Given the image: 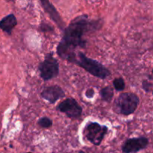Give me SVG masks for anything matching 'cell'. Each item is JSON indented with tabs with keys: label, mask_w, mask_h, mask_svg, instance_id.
Instances as JSON below:
<instances>
[{
	"label": "cell",
	"mask_w": 153,
	"mask_h": 153,
	"mask_svg": "<svg viewBox=\"0 0 153 153\" xmlns=\"http://www.w3.org/2000/svg\"><path fill=\"white\" fill-rule=\"evenodd\" d=\"M101 20H90L88 15L76 16L64 28L62 38L56 48L57 54L62 59L72 63L76 56L78 47L85 48L87 41L83 38L86 33L102 28Z\"/></svg>",
	"instance_id": "obj_1"
},
{
	"label": "cell",
	"mask_w": 153,
	"mask_h": 153,
	"mask_svg": "<svg viewBox=\"0 0 153 153\" xmlns=\"http://www.w3.org/2000/svg\"><path fill=\"white\" fill-rule=\"evenodd\" d=\"M72 63L83 68L94 76L100 79L104 80L111 75V71L105 66L97 60L89 58L82 52L76 54V58Z\"/></svg>",
	"instance_id": "obj_2"
},
{
	"label": "cell",
	"mask_w": 153,
	"mask_h": 153,
	"mask_svg": "<svg viewBox=\"0 0 153 153\" xmlns=\"http://www.w3.org/2000/svg\"><path fill=\"white\" fill-rule=\"evenodd\" d=\"M139 104L140 98L137 94L133 92H123L114 100L113 110L117 114L129 116L135 112Z\"/></svg>",
	"instance_id": "obj_3"
},
{
	"label": "cell",
	"mask_w": 153,
	"mask_h": 153,
	"mask_svg": "<svg viewBox=\"0 0 153 153\" xmlns=\"http://www.w3.org/2000/svg\"><path fill=\"white\" fill-rule=\"evenodd\" d=\"M38 70L40 76L44 81L58 76L59 74V64L52 52L46 54L44 60L39 64Z\"/></svg>",
	"instance_id": "obj_4"
},
{
	"label": "cell",
	"mask_w": 153,
	"mask_h": 153,
	"mask_svg": "<svg viewBox=\"0 0 153 153\" xmlns=\"http://www.w3.org/2000/svg\"><path fill=\"white\" fill-rule=\"evenodd\" d=\"M108 130V128L106 125H101L100 123L96 122H89L84 128L83 134L93 145L99 146L102 142Z\"/></svg>",
	"instance_id": "obj_5"
},
{
	"label": "cell",
	"mask_w": 153,
	"mask_h": 153,
	"mask_svg": "<svg viewBox=\"0 0 153 153\" xmlns=\"http://www.w3.org/2000/svg\"><path fill=\"white\" fill-rule=\"evenodd\" d=\"M56 110L65 114L68 118H79L82 116V109L77 100L73 98H67L60 102L56 106Z\"/></svg>",
	"instance_id": "obj_6"
},
{
	"label": "cell",
	"mask_w": 153,
	"mask_h": 153,
	"mask_svg": "<svg viewBox=\"0 0 153 153\" xmlns=\"http://www.w3.org/2000/svg\"><path fill=\"white\" fill-rule=\"evenodd\" d=\"M149 140L145 136L133 137L127 139L122 146L123 153H136L147 147Z\"/></svg>",
	"instance_id": "obj_7"
},
{
	"label": "cell",
	"mask_w": 153,
	"mask_h": 153,
	"mask_svg": "<svg viewBox=\"0 0 153 153\" xmlns=\"http://www.w3.org/2000/svg\"><path fill=\"white\" fill-rule=\"evenodd\" d=\"M65 96V92L61 86L52 85L46 87L40 93V97L50 104H55Z\"/></svg>",
	"instance_id": "obj_8"
},
{
	"label": "cell",
	"mask_w": 153,
	"mask_h": 153,
	"mask_svg": "<svg viewBox=\"0 0 153 153\" xmlns=\"http://www.w3.org/2000/svg\"><path fill=\"white\" fill-rule=\"evenodd\" d=\"M40 3H41L42 7L43 8L45 11L49 15L51 19L57 24V26H58L61 30H64V28H65L66 27L64 20H63L62 18L61 17V16H60V14H58V12L57 11L56 8L53 6V4H51L50 2H49V0H40Z\"/></svg>",
	"instance_id": "obj_9"
},
{
	"label": "cell",
	"mask_w": 153,
	"mask_h": 153,
	"mask_svg": "<svg viewBox=\"0 0 153 153\" xmlns=\"http://www.w3.org/2000/svg\"><path fill=\"white\" fill-rule=\"evenodd\" d=\"M17 25V20L13 14L7 15L0 20V28L8 34H12V31Z\"/></svg>",
	"instance_id": "obj_10"
},
{
	"label": "cell",
	"mask_w": 153,
	"mask_h": 153,
	"mask_svg": "<svg viewBox=\"0 0 153 153\" xmlns=\"http://www.w3.org/2000/svg\"><path fill=\"white\" fill-rule=\"evenodd\" d=\"M114 88L111 86H106L103 87L100 92V94L102 100L108 102V103H110L111 101L114 97Z\"/></svg>",
	"instance_id": "obj_11"
},
{
	"label": "cell",
	"mask_w": 153,
	"mask_h": 153,
	"mask_svg": "<svg viewBox=\"0 0 153 153\" xmlns=\"http://www.w3.org/2000/svg\"><path fill=\"white\" fill-rule=\"evenodd\" d=\"M37 124L42 128H51L52 126L53 122H52V120L50 118L43 116L39 118L38 121H37Z\"/></svg>",
	"instance_id": "obj_12"
},
{
	"label": "cell",
	"mask_w": 153,
	"mask_h": 153,
	"mask_svg": "<svg viewBox=\"0 0 153 153\" xmlns=\"http://www.w3.org/2000/svg\"><path fill=\"white\" fill-rule=\"evenodd\" d=\"M113 86H114V88L117 92H120L125 89L126 83L123 78L122 77L115 78V79L113 80Z\"/></svg>",
	"instance_id": "obj_13"
},
{
	"label": "cell",
	"mask_w": 153,
	"mask_h": 153,
	"mask_svg": "<svg viewBox=\"0 0 153 153\" xmlns=\"http://www.w3.org/2000/svg\"><path fill=\"white\" fill-rule=\"evenodd\" d=\"M40 31H41L42 32H51L54 31V28L51 26H49V24L44 23V22H42L40 25Z\"/></svg>",
	"instance_id": "obj_14"
},
{
	"label": "cell",
	"mask_w": 153,
	"mask_h": 153,
	"mask_svg": "<svg viewBox=\"0 0 153 153\" xmlns=\"http://www.w3.org/2000/svg\"><path fill=\"white\" fill-rule=\"evenodd\" d=\"M151 86H152V84H151L149 81L143 80V82H142V87H143V88L146 92H149Z\"/></svg>",
	"instance_id": "obj_15"
},
{
	"label": "cell",
	"mask_w": 153,
	"mask_h": 153,
	"mask_svg": "<svg viewBox=\"0 0 153 153\" xmlns=\"http://www.w3.org/2000/svg\"><path fill=\"white\" fill-rule=\"evenodd\" d=\"M94 94H95V91H94V88H88L85 92V96H86L88 98H94Z\"/></svg>",
	"instance_id": "obj_16"
},
{
	"label": "cell",
	"mask_w": 153,
	"mask_h": 153,
	"mask_svg": "<svg viewBox=\"0 0 153 153\" xmlns=\"http://www.w3.org/2000/svg\"><path fill=\"white\" fill-rule=\"evenodd\" d=\"M27 153H33V152H27Z\"/></svg>",
	"instance_id": "obj_17"
},
{
	"label": "cell",
	"mask_w": 153,
	"mask_h": 153,
	"mask_svg": "<svg viewBox=\"0 0 153 153\" xmlns=\"http://www.w3.org/2000/svg\"><path fill=\"white\" fill-rule=\"evenodd\" d=\"M152 94H153V91H152Z\"/></svg>",
	"instance_id": "obj_18"
},
{
	"label": "cell",
	"mask_w": 153,
	"mask_h": 153,
	"mask_svg": "<svg viewBox=\"0 0 153 153\" xmlns=\"http://www.w3.org/2000/svg\"><path fill=\"white\" fill-rule=\"evenodd\" d=\"M152 73H153V70H152Z\"/></svg>",
	"instance_id": "obj_19"
}]
</instances>
